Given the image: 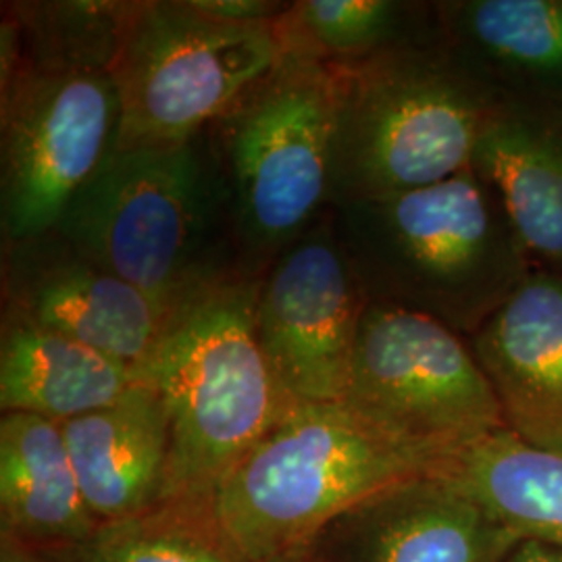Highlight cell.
<instances>
[{
  "label": "cell",
  "instance_id": "1",
  "mask_svg": "<svg viewBox=\"0 0 562 562\" xmlns=\"http://www.w3.org/2000/svg\"><path fill=\"white\" fill-rule=\"evenodd\" d=\"M57 236L165 313L244 276L209 134L113 150L69 202Z\"/></svg>",
  "mask_w": 562,
  "mask_h": 562
},
{
  "label": "cell",
  "instance_id": "2",
  "mask_svg": "<svg viewBox=\"0 0 562 562\" xmlns=\"http://www.w3.org/2000/svg\"><path fill=\"white\" fill-rule=\"evenodd\" d=\"M369 302L422 313L471 338L536 267L471 167L448 180L331 206Z\"/></svg>",
  "mask_w": 562,
  "mask_h": 562
},
{
  "label": "cell",
  "instance_id": "3",
  "mask_svg": "<svg viewBox=\"0 0 562 562\" xmlns=\"http://www.w3.org/2000/svg\"><path fill=\"white\" fill-rule=\"evenodd\" d=\"M261 280L229 278L183 304L138 371L169 417L165 503L213 504L229 473L296 402L257 338Z\"/></svg>",
  "mask_w": 562,
  "mask_h": 562
},
{
  "label": "cell",
  "instance_id": "4",
  "mask_svg": "<svg viewBox=\"0 0 562 562\" xmlns=\"http://www.w3.org/2000/svg\"><path fill=\"white\" fill-rule=\"evenodd\" d=\"M329 65L336 71L331 206L431 186L471 167L498 99L440 34Z\"/></svg>",
  "mask_w": 562,
  "mask_h": 562
},
{
  "label": "cell",
  "instance_id": "5",
  "mask_svg": "<svg viewBox=\"0 0 562 562\" xmlns=\"http://www.w3.org/2000/svg\"><path fill=\"white\" fill-rule=\"evenodd\" d=\"M438 467L385 438L341 402H294L213 498L246 562L304 557L352 506Z\"/></svg>",
  "mask_w": 562,
  "mask_h": 562
},
{
  "label": "cell",
  "instance_id": "6",
  "mask_svg": "<svg viewBox=\"0 0 562 562\" xmlns=\"http://www.w3.org/2000/svg\"><path fill=\"white\" fill-rule=\"evenodd\" d=\"M336 71L283 53L206 134L244 276L262 278L331 206Z\"/></svg>",
  "mask_w": 562,
  "mask_h": 562
},
{
  "label": "cell",
  "instance_id": "7",
  "mask_svg": "<svg viewBox=\"0 0 562 562\" xmlns=\"http://www.w3.org/2000/svg\"><path fill=\"white\" fill-rule=\"evenodd\" d=\"M281 57L273 23L213 20L190 0H136L111 76L115 150L192 140Z\"/></svg>",
  "mask_w": 562,
  "mask_h": 562
},
{
  "label": "cell",
  "instance_id": "8",
  "mask_svg": "<svg viewBox=\"0 0 562 562\" xmlns=\"http://www.w3.org/2000/svg\"><path fill=\"white\" fill-rule=\"evenodd\" d=\"M341 404L442 473L506 429L469 340L422 313L369 302Z\"/></svg>",
  "mask_w": 562,
  "mask_h": 562
},
{
  "label": "cell",
  "instance_id": "9",
  "mask_svg": "<svg viewBox=\"0 0 562 562\" xmlns=\"http://www.w3.org/2000/svg\"><path fill=\"white\" fill-rule=\"evenodd\" d=\"M2 246L50 234L115 150L117 83L102 69L20 65L0 88Z\"/></svg>",
  "mask_w": 562,
  "mask_h": 562
},
{
  "label": "cell",
  "instance_id": "10",
  "mask_svg": "<svg viewBox=\"0 0 562 562\" xmlns=\"http://www.w3.org/2000/svg\"><path fill=\"white\" fill-rule=\"evenodd\" d=\"M331 206L262 276L257 338L299 402H340L367 308Z\"/></svg>",
  "mask_w": 562,
  "mask_h": 562
},
{
  "label": "cell",
  "instance_id": "11",
  "mask_svg": "<svg viewBox=\"0 0 562 562\" xmlns=\"http://www.w3.org/2000/svg\"><path fill=\"white\" fill-rule=\"evenodd\" d=\"M2 319L81 341L140 371L171 315L50 232L2 246Z\"/></svg>",
  "mask_w": 562,
  "mask_h": 562
},
{
  "label": "cell",
  "instance_id": "12",
  "mask_svg": "<svg viewBox=\"0 0 562 562\" xmlns=\"http://www.w3.org/2000/svg\"><path fill=\"white\" fill-rule=\"evenodd\" d=\"M519 542L459 483L427 473L346 510L306 554L323 562H504Z\"/></svg>",
  "mask_w": 562,
  "mask_h": 562
},
{
  "label": "cell",
  "instance_id": "13",
  "mask_svg": "<svg viewBox=\"0 0 562 562\" xmlns=\"http://www.w3.org/2000/svg\"><path fill=\"white\" fill-rule=\"evenodd\" d=\"M503 408L506 429L562 450V271L533 267L467 338Z\"/></svg>",
  "mask_w": 562,
  "mask_h": 562
},
{
  "label": "cell",
  "instance_id": "14",
  "mask_svg": "<svg viewBox=\"0 0 562 562\" xmlns=\"http://www.w3.org/2000/svg\"><path fill=\"white\" fill-rule=\"evenodd\" d=\"M471 169L503 204L531 262L562 271V102H498Z\"/></svg>",
  "mask_w": 562,
  "mask_h": 562
},
{
  "label": "cell",
  "instance_id": "15",
  "mask_svg": "<svg viewBox=\"0 0 562 562\" xmlns=\"http://www.w3.org/2000/svg\"><path fill=\"white\" fill-rule=\"evenodd\" d=\"M69 457L94 519L123 521L165 503L169 417L153 383H134L120 401L63 423Z\"/></svg>",
  "mask_w": 562,
  "mask_h": 562
},
{
  "label": "cell",
  "instance_id": "16",
  "mask_svg": "<svg viewBox=\"0 0 562 562\" xmlns=\"http://www.w3.org/2000/svg\"><path fill=\"white\" fill-rule=\"evenodd\" d=\"M434 4L443 46L498 102H562V0Z\"/></svg>",
  "mask_w": 562,
  "mask_h": 562
},
{
  "label": "cell",
  "instance_id": "17",
  "mask_svg": "<svg viewBox=\"0 0 562 562\" xmlns=\"http://www.w3.org/2000/svg\"><path fill=\"white\" fill-rule=\"evenodd\" d=\"M101 522L90 513L63 425L27 413L0 419V533L78 550Z\"/></svg>",
  "mask_w": 562,
  "mask_h": 562
},
{
  "label": "cell",
  "instance_id": "18",
  "mask_svg": "<svg viewBox=\"0 0 562 562\" xmlns=\"http://www.w3.org/2000/svg\"><path fill=\"white\" fill-rule=\"evenodd\" d=\"M138 371L27 323L2 319L0 408L71 422L120 401Z\"/></svg>",
  "mask_w": 562,
  "mask_h": 562
},
{
  "label": "cell",
  "instance_id": "19",
  "mask_svg": "<svg viewBox=\"0 0 562 562\" xmlns=\"http://www.w3.org/2000/svg\"><path fill=\"white\" fill-rule=\"evenodd\" d=\"M521 540L562 550V450L501 429L442 471Z\"/></svg>",
  "mask_w": 562,
  "mask_h": 562
},
{
  "label": "cell",
  "instance_id": "20",
  "mask_svg": "<svg viewBox=\"0 0 562 562\" xmlns=\"http://www.w3.org/2000/svg\"><path fill=\"white\" fill-rule=\"evenodd\" d=\"M283 53L322 63H355L438 36L434 2L301 0L273 23Z\"/></svg>",
  "mask_w": 562,
  "mask_h": 562
},
{
  "label": "cell",
  "instance_id": "21",
  "mask_svg": "<svg viewBox=\"0 0 562 562\" xmlns=\"http://www.w3.org/2000/svg\"><path fill=\"white\" fill-rule=\"evenodd\" d=\"M9 11L20 25V65L111 71L132 2H11Z\"/></svg>",
  "mask_w": 562,
  "mask_h": 562
},
{
  "label": "cell",
  "instance_id": "22",
  "mask_svg": "<svg viewBox=\"0 0 562 562\" xmlns=\"http://www.w3.org/2000/svg\"><path fill=\"white\" fill-rule=\"evenodd\" d=\"M81 562H246L223 536L213 504L165 503L104 522L80 548Z\"/></svg>",
  "mask_w": 562,
  "mask_h": 562
},
{
  "label": "cell",
  "instance_id": "23",
  "mask_svg": "<svg viewBox=\"0 0 562 562\" xmlns=\"http://www.w3.org/2000/svg\"><path fill=\"white\" fill-rule=\"evenodd\" d=\"M194 9L213 20L227 23H276L290 9V2L271 0H190Z\"/></svg>",
  "mask_w": 562,
  "mask_h": 562
},
{
  "label": "cell",
  "instance_id": "24",
  "mask_svg": "<svg viewBox=\"0 0 562 562\" xmlns=\"http://www.w3.org/2000/svg\"><path fill=\"white\" fill-rule=\"evenodd\" d=\"M0 562H81L78 550L44 548L0 533Z\"/></svg>",
  "mask_w": 562,
  "mask_h": 562
},
{
  "label": "cell",
  "instance_id": "25",
  "mask_svg": "<svg viewBox=\"0 0 562 562\" xmlns=\"http://www.w3.org/2000/svg\"><path fill=\"white\" fill-rule=\"evenodd\" d=\"M504 562H562V550L533 540H521Z\"/></svg>",
  "mask_w": 562,
  "mask_h": 562
},
{
  "label": "cell",
  "instance_id": "26",
  "mask_svg": "<svg viewBox=\"0 0 562 562\" xmlns=\"http://www.w3.org/2000/svg\"><path fill=\"white\" fill-rule=\"evenodd\" d=\"M290 562H323L319 559H315V557H311V554H304V557H299V559H294V561Z\"/></svg>",
  "mask_w": 562,
  "mask_h": 562
}]
</instances>
